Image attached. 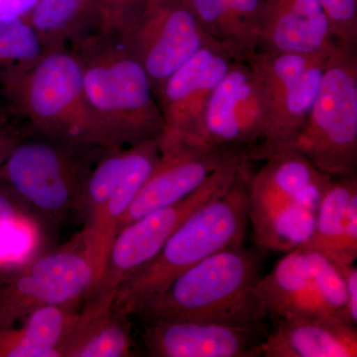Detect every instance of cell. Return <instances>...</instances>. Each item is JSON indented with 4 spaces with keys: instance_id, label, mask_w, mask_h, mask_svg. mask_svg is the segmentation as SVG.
Instances as JSON below:
<instances>
[{
    "instance_id": "6da1fadb",
    "label": "cell",
    "mask_w": 357,
    "mask_h": 357,
    "mask_svg": "<svg viewBox=\"0 0 357 357\" xmlns=\"http://www.w3.org/2000/svg\"><path fill=\"white\" fill-rule=\"evenodd\" d=\"M84 93L114 149L159 141L166 126L147 73L116 33L96 32L70 47Z\"/></svg>"
},
{
    "instance_id": "7a4b0ae2",
    "label": "cell",
    "mask_w": 357,
    "mask_h": 357,
    "mask_svg": "<svg viewBox=\"0 0 357 357\" xmlns=\"http://www.w3.org/2000/svg\"><path fill=\"white\" fill-rule=\"evenodd\" d=\"M261 263L243 244L223 249L178 275L162 292L150 296L132 312L147 321H267L259 300Z\"/></svg>"
},
{
    "instance_id": "3957f363",
    "label": "cell",
    "mask_w": 357,
    "mask_h": 357,
    "mask_svg": "<svg viewBox=\"0 0 357 357\" xmlns=\"http://www.w3.org/2000/svg\"><path fill=\"white\" fill-rule=\"evenodd\" d=\"M250 162L245 161L229 189L195 211L154 258L122 282L112 312L131 316L140 302L165 290L185 270L218 251L243 244L248 223Z\"/></svg>"
},
{
    "instance_id": "277c9868",
    "label": "cell",
    "mask_w": 357,
    "mask_h": 357,
    "mask_svg": "<svg viewBox=\"0 0 357 357\" xmlns=\"http://www.w3.org/2000/svg\"><path fill=\"white\" fill-rule=\"evenodd\" d=\"M2 96L36 135L89 151L114 150L89 107L81 63L70 49L45 52Z\"/></svg>"
},
{
    "instance_id": "5b68a950",
    "label": "cell",
    "mask_w": 357,
    "mask_h": 357,
    "mask_svg": "<svg viewBox=\"0 0 357 357\" xmlns=\"http://www.w3.org/2000/svg\"><path fill=\"white\" fill-rule=\"evenodd\" d=\"M264 161L249 180L248 222L258 246L288 253L311 236L333 177L289 150L269 155Z\"/></svg>"
},
{
    "instance_id": "8992f818",
    "label": "cell",
    "mask_w": 357,
    "mask_h": 357,
    "mask_svg": "<svg viewBox=\"0 0 357 357\" xmlns=\"http://www.w3.org/2000/svg\"><path fill=\"white\" fill-rule=\"evenodd\" d=\"M285 150L331 177H356L357 52L342 50L330 59L306 123L273 153Z\"/></svg>"
},
{
    "instance_id": "52a82bcc",
    "label": "cell",
    "mask_w": 357,
    "mask_h": 357,
    "mask_svg": "<svg viewBox=\"0 0 357 357\" xmlns=\"http://www.w3.org/2000/svg\"><path fill=\"white\" fill-rule=\"evenodd\" d=\"M248 160L244 153L234 155L185 199L152 211L119 230L110 249L102 279L86 301L98 307L112 309L115 294L122 282L154 258L195 211L229 189Z\"/></svg>"
},
{
    "instance_id": "ba28073f",
    "label": "cell",
    "mask_w": 357,
    "mask_h": 357,
    "mask_svg": "<svg viewBox=\"0 0 357 357\" xmlns=\"http://www.w3.org/2000/svg\"><path fill=\"white\" fill-rule=\"evenodd\" d=\"M93 153L42 136H29L0 168V178L39 210L64 215L84 208Z\"/></svg>"
},
{
    "instance_id": "9c48e42d",
    "label": "cell",
    "mask_w": 357,
    "mask_h": 357,
    "mask_svg": "<svg viewBox=\"0 0 357 357\" xmlns=\"http://www.w3.org/2000/svg\"><path fill=\"white\" fill-rule=\"evenodd\" d=\"M330 59L259 51L249 61L268 102L267 124L261 141L245 152L250 161L264 160L302 129L316 102Z\"/></svg>"
},
{
    "instance_id": "30bf717a",
    "label": "cell",
    "mask_w": 357,
    "mask_h": 357,
    "mask_svg": "<svg viewBox=\"0 0 357 357\" xmlns=\"http://www.w3.org/2000/svg\"><path fill=\"white\" fill-rule=\"evenodd\" d=\"M96 285L82 241L0 278V333L37 310L77 302Z\"/></svg>"
},
{
    "instance_id": "8fae6325",
    "label": "cell",
    "mask_w": 357,
    "mask_h": 357,
    "mask_svg": "<svg viewBox=\"0 0 357 357\" xmlns=\"http://www.w3.org/2000/svg\"><path fill=\"white\" fill-rule=\"evenodd\" d=\"M116 34L147 73L156 96L197 52L218 44L204 31L187 0H152Z\"/></svg>"
},
{
    "instance_id": "7c38bea8",
    "label": "cell",
    "mask_w": 357,
    "mask_h": 357,
    "mask_svg": "<svg viewBox=\"0 0 357 357\" xmlns=\"http://www.w3.org/2000/svg\"><path fill=\"white\" fill-rule=\"evenodd\" d=\"M267 119L261 82L248 63L234 62L208 100L199 143L245 153L261 141Z\"/></svg>"
},
{
    "instance_id": "4fadbf2b",
    "label": "cell",
    "mask_w": 357,
    "mask_h": 357,
    "mask_svg": "<svg viewBox=\"0 0 357 357\" xmlns=\"http://www.w3.org/2000/svg\"><path fill=\"white\" fill-rule=\"evenodd\" d=\"M158 142L159 158L119 220L117 232L152 211L185 199L227 160L243 153L171 136L163 135Z\"/></svg>"
},
{
    "instance_id": "5bb4252c",
    "label": "cell",
    "mask_w": 357,
    "mask_h": 357,
    "mask_svg": "<svg viewBox=\"0 0 357 357\" xmlns=\"http://www.w3.org/2000/svg\"><path fill=\"white\" fill-rule=\"evenodd\" d=\"M141 333L153 357H261L267 321H147Z\"/></svg>"
},
{
    "instance_id": "9a60e30c",
    "label": "cell",
    "mask_w": 357,
    "mask_h": 357,
    "mask_svg": "<svg viewBox=\"0 0 357 357\" xmlns=\"http://www.w3.org/2000/svg\"><path fill=\"white\" fill-rule=\"evenodd\" d=\"M236 61L220 45L204 47L166 79L157 93L163 135L199 143L206 105Z\"/></svg>"
},
{
    "instance_id": "2e32d148",
    "label": "cell",
    "mask_w": 357,
    "mask_h": 357,
    "mask_svg": "<svg viewBox=\"0 0 357 357\" xmlns=\"http://www.w3.org/2000/svg\"><path fill=\"white\" fill-rule=\"evenodd\" d=\"M259 51L332 58L337 43L319 0H264Z\"/></svg>"
},
{
    "instance_id": "e0dca14e",
    "label": "cell",
    "mask_w": 357,
    "mask_h": 357,
    "mask_svg": "<svg viewBox=\"0 0 357 357\" xmlns=\"http://www.w3.org/2000/svg\"><path fill=\"white\" fill-rule=\"evenodd\" d=\"M159 154L158 141H147L128 147V159L123 172L109 201L103 206L98 220L86 225L79 236L84 252L95 270V288L105 271L119 220L153 170Z\"/></svg>"
},
{
    "instance_id": "ac0fdd59",
    "label": "cell",
    "mask_w": 357,
    "mask_h": 357,
    "mask_svg": "<svg viewBox=\"0 0 357 357\" xmlns=\"http://www.w3.org/2000/svg\"><path fill=\"white\" fill-rule=\"evenodd\" d=\"M256 292L263 314L272 326L296 317H331L321 300L307 249L297 248L286 253L269 274L261 277Z\"/></svg>"
},
{
    "instance_id": "d6986e66",
    "label": "cell",
    "mask_w": 357,
    "mask_h": 357,
    "mask_svg": "<svg viewBox=\"0 0 357 357\" xmlns=\"http://www.w3.org/2000/svg\"><path fill=\"white\" fill-rule=\"evenodd\" d=\"M264 357H356L357 328L328 316L282 319L261 345Z\"/></svg>"
},
{
    "instance_id": "ffe728a7",
    "label": "cell",
    "mask_w": 357,
    "mask_h": 357,
    "mask_svg": "<svg viewBox=\"0 0 357 357\" xmlns=\"http://www.w3.org/2000/svg\"><path fill=\"white\" fill-rule=\"evenodd\" d=\"M299 248L340 263L357 258V177L333 178L319 204L311 236Z\"/></svg>"
},
{
    "instance_id": "44dd1931",
    "label": "cell",
    "mask_w": 357,
    "mask_h": 357,
    "mask_svg": "<svg viewBox=\"0 0 357 357\" xmlns=\"http://www.w3.org/2000/svg\"><path fill=\"white\" fill-rule=\"evenodd\" d=\"M77 302L37 310L20 328L0 333V357H57V349L79 321Z\"/></svg>"
},
{
    "instance_id": "7402d4cb",
    "label": "cell",
    "mask_w": 357,
    "mask_h": 357,
    "mask_svg": "<svg viewBox=\"0 0 357 357\" xmlns=\"http://www.w3.org/2000/svg\"><path fill=\"white\" fill-rule=\"evenodd\" d=\"M132 347L128 317L86 303L57 357H128Z\"/></svg>"
},
{
    "instance_id": "603a6c76",
    "label": "cell",
    "mask_w": 357,
    "mask_h": 357,
    "mask_svg": "<svg viewBox=\"0 0 357 357\" xmlns=\"http://www.w3.org/2000/svg\"><path fill=\"white\" fill-rule=\"evenodd\" d=\"M27 17L45 52L70 49L100 32L96 0H39Z\"/></svg>"
},
{
    "instance_id": "cb8c5ba5",
    "label": "cell",
    "mask_w": 357,
    "mask_h": 357,
    "mask_svg": "<svg viewBox=\"0 0 357 357\" xmlns=\"http://www.w3.org/2000/svg\"><path fill=\"white\" fill-rule=\"evenodd\" d=\"M211 40L236 62L248 63L259 52V38L225 0H187Z\"/></svg>"
},
{
    "instance_id": "d4e9b609",
    "label": "cell",
    "mask_w": 357,
    "mask_h": 357,
    "mask_svg": "<svg viewBox=\"0 0 357 357\" xmlns=\"http://www.w3.org/2000/svg\"><path fill=\"white\" fill-rule=\"evenodd\" d=\"M44 53L43 45L27 16L0 17V95Z\"/></svg>"
},
{
    "instance_id": "484cf974",
    "label": "cell",
    "mask_w": 357,
    "mask_h": 357,
    "mask_svg": "<svg viewBox=\"0 0 357 357\" xmlns=\"http://www.w3.org/2000/svg\"><path fill=\"white\" fill-rule=\"evenodd\" d=\"M337 43L357 52V0H319Z\"/></svg>"
},
{
    "instance_id": "4316f807",
    "label": "cell",
    "mask_w": 357,
    "mask_h": 357,
    "mask_svg": "<svg viewBox=\"0 0 357 357\" xmlns=\"http://www.w3.org/2000/svg\"><path fill=\"white\" fill-rule=\"evenodd\" d=\"M152 0H96L100 32L119 33Z\"/></svg>"
},
{
    "instance_id": "83f0119b",
    "label": "cell",
    "mask_w": 357,
    "mask_h": 357,
    "mask_svg": "<svg viewBox=\"0 0 357 357\" xmlns=\"http://www.w3.org/2000/svg\"><path fill=\"white\" fill-rule=\"evenodd\" d=\"M11 110L7 107L3 109L0 107V168L6 163L16 147L31 136L28 132L29 129L22 130V128H16L15 124L10 122L9 115Z\"/></svg>"
},
{
    "instance_id": "f1b7e54d",
    "label": "cell",
    "mask_w": 357,
    "mask_h": 357,
    "mask_svg": "<svg viewBox=\"0 0 357 357\" xmlns=\"http://www.w3.org/2000/svg\"><path fill=\"white\" fill-rule=\"evenodd\" d=\"M225 1L259 38L264 0H225Z\"/></svg>"
},
{
    "instance_id": "f546056e",
    "label": "cell",
    "mask_w": 357,
    "mask_h": 357,
    "mask_svg": "<svg viewBox=\"0 0 357 357\" xmlns=\"http://www.w3.org/2000/svg\"><path fill=\"white\" fill-rule=\"evenodd\" d=\"M337 263L347 289L349 317L357 326V267L354 263Z\"/></svg>"
},
{
    "instance_id": "4dcf8cb0",
    "label": "cell",
    "mask_w": 357,
    "mask_h": 357,
    "mask_svg": "<svg viewBox=\"0 0 357 357\" xmlns=\"http://www.w3.org/2000/svg\"><path fill=\"white\" fill-rule=\"evenodd\" d=\"M15 218L13 204L6 196L0 194V232L11 229L15 222Z\"/></svg>"
},
{
    "instance_id": "1f68e13d",
    "label": "cell",
    "mask_w": 357,
    "mask_h": 357,
    "mask_svg": "<svg viewBox=\"0 0 357 357\" xmlns=\"http://www.w3.org/2000/svg\"><path fill=\"white\" fill-rule=\"evenodd\" d=\"M0 96H1V98H3V96H2L1 95H0Z\"/></svg>"
}]
</instances>
